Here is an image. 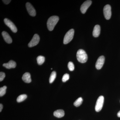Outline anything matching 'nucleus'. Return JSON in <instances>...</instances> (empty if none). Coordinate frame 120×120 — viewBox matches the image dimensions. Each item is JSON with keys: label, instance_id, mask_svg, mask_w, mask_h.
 I'll use <instances>...</instances> for the list:
<instances>
[{"label": "nucleus", "instance_id": "1", "mask_svg": "<svg viewBox=\"0 0 120 120\" xmlns=\"http://www.w3.org/2000/svg\"><path fill=\"white\" fill-rule=\"evenodd\" d=\"M59 20V17L56 16H53L49 17L47 22L48 30L50 31L53 30Z\"/></svg>", "mask_w": 120, "mask_h": 120}, {"label": "nucleus", "instance_id": "2", "mask_svg": "<svg viewBox=\"0 0 120 120\" xmlns=\"http://www.w3.org/2000/svg\"><path fill=\"white\" fill-rule=\"evenodd\" d=\"M76 57L78 61L82 63H85L88 59L87 54L85 51L82 49L78 50L76 54Z\"/></svg>", "mask_w": 120, "mask_h": 120}, {"label": "nucleus", "instance_id": "3", "mask_svg": "<svg viewBox=\"0 0 120 120\" xmlns=\"http://www.w3.org/2000/svg\"><path fill=\"white\" fill-rule=\"evenodd\" d=\"M74 30L73 29H71L66 33L65 35L64 39V44H67L69 43L72 40L74 35Z\"/></svg>", "mask_w": 120, "mask_h": 120}, {"label": "nucleus", "instance_id": "4", "mask_svg": "<svg viewBox=\"0 0 120 120\" xmlns=\"http://www.w3.org/2000/svg\"><path fill=\"white\" fill-rule=\"evenodd\" d=\"M104 98L103 96H100L97 99L95 106V110L97 112L101 111L103 107Z\"/></svg>", "mask_w": 120, "mask_h": 120}, {"label": "nucleus", "instance_id": "5", "mask_svg": "<svg viewBox=\"0 0 120 120\" xmlns=\"http://www.w3.org/2000/svg\"><path fill=\"white\" fill-rule=\"evenodd\" d=\"M103 13L106 19H109L112 15L111 7L109 5H106L103 8Z\"/></svg>", "mask_w": 120, "mask_h": 120}, {"label": "nucleus", "instance_id": "6", "mask_svg": "<svg viewBox=\"0 0 120 120\" xmlns=\"http://www.w3.org/2000/svg\"><path fill=\"white\" fill-rule=\"evenodd\" d=\"M5 23L11 29L12 32L16 33L17 32V28L14 24L8 19H5L4 20Z\"/></svg>", "mask_w": 120, "mask_h": 120}, {"label": "nucleus", "instance_id": "7", "mask_svg": "<svg viewBox=\"0 0 120 120\" xmlns=\"http://www.w3.org/2000/svg\"><path fill=\"white\" fill-rule=\"evenodd\" d=\"M39 41H40V38L39 36L37 34H35L31 41H30V43H28V46L30 47L35 46L38 44Z\"/></svg>", "mask_w": 120, "mask_h": 120}, {"label": "nucleus", "instance_id": "8", "mask_svg": "<svg viewBox=\"0 0 120 120\" xmlns=\"http://www.w3.org/2000/svg\"><path fill=\"white\" fill-rule=\"evenodd\" d=\"M26 7L27 10L30 15L32 16H35L36 15V11L30 3L27 2L26 4Z\"/></svg>", "mask_w": 120, "mask_h": 120}, {"label": "nucleus", "instance_id": "9", "mask_svg": "<svg viewBox=\"0 0 120 120\" xmlns=\"http://www.w3.org/2000/svg\"><path fill=\"white\" fill-rule=\"evenodd\" d=\"M91 3L92 1L90 0L86 1L84 2L80 7V11L82 13L84 14L86 13V11L91 5Z\"/></svg>", "mask_w": 120, "mask_h": 120}, {"label": "nucleus", "instance_id": "10", "mask_svg": "<svg viewBox=\"0 0 120 120\" xmlns=\"http://www.w3.org/2000/svg\"><path fill=\"white\" fill-rule=\"evenodd\" d=\"M105 61V57L104 56H101L97 60L95 67L98 69H100L103 67Z\"/></svg>", "mask_w": 120, "mask_h": 120}, {"label": "nucleus", "instance_id": "11", "mask_svg": "<svg viewBox=\"0 0 120 120\" xmlns=\"http://www.w3.org/2000/svg\"><path fill=\"white\" fill-rule=\"evenodd\" d=\"M4 67L7 69L15 68L16 67V62L12 60H11L8 63H5L3 65Z\"/></svg>", "mask_w": 120, "mask_h": 120}, {"label": "nucleus", "instance_id": "12", "mask_svg": "<svg viewBox=\"0 0 120 120\" xmlns=\"http://www.w3.org/2000/svg\"><path fill=\"white\" fill-rule=\"evenodd\" d=\"M2 35L4 39L7 43L10 44L12 42V39L8 33L6 31H4L2 32Z\"/></svg>", "mask_w": 120, "mask_h": 120}, {"label": "nucleus", "instance_id": "13", "mask_svg": "<svg viewBox=\"0 0 120 120\" xmlns=\"http://www.w3.org/2000/svg\"><path fill=\"white\" fill-rule=\"evenodd\" d=\"M101 32V27L98 25L95 26L93 31V35L94 37L97 38L100 35Z\"/></svg>", "mask_w": 120, "mask_h": 120}, {"label": "nucleus", "instance_id": "14", "mask_svg": "<svg viewBox=\"0 0 120 120\" xmlns=\"http://www.w3.org/2000/svg\"><path fill=\"white\" fill-rule=\"evenodd\" d=\"M22 79L25 82L29 83L31 82V75L30 73L26 72L23 74L22 77Z\"/></svg>", "mask_w": 120, "mask_h": 120}, {"label": "nucleus", "instance_id": "15", "mask_svg": "<svg viewBox=\"0 0 120 120\" xmlns=\"http://www.w3.org/2000/svg\"><path fill=\"white\" fill-rule=\"evenodd\" d=\"M64 112L63 110L58 109L54 112V116L58 118H61L64 116Z\"/></svg>", "mask_w": 120, "mask_h": 120}, {"label": "nucleus", "instance_id": "16", "mask_svg": "<svg viewBox=\"0 0 120 120\" xmlns=\"http://www.w3.org/2000/svg\"><path fill=\"white\" fill-rule=\"evenodd\" d=\"M83 102V99L82 98H79L76 100L74 102V105L76 107H79L82 104Z\"/></svg>", "mask_w": 120, "mask_h": 120}, {"label": "nucleus", "instance_id": "17", "mask_svg": "<svg viewBox=\"0 0 120 120\" xmlns=\"http://www.w3.org/2000/svg\"><path fill=\"white\" fill-rule=\"evenodd\" d=\"M56 76V71H53L52 72L50 75V77L49 79V82L50 83H52L55 79Z\"/></svg>", "mask_w": 120, "mask_h": 120}, {"label": "nucleus", "instance_id": "18", "mask_svg": "<svg viewBox=\"0 0 120 120\" xmlns=\"http://www.w3.org/2000/svg\"><path fill=\"white\" fill-rule=\"evenodd\" d=\"M27 98V96L26 94H22L20 95L17 98V101L18 102H20L25 100Z\"/></svg>", "mask_w": 120, "mask_h": 120}, {"label": "nucleus", "instance_id": "19", "mask_svg": "<svg viewBox=\"0 0 120 120\" xmlns=\"http://www.w3.org/2000/svg\"><path fill=\"white\" fill-rule=\"evenodd\" d=\"M38 64L39 65L42 64L45 61V57L42 56H39L37 58Z\"/></svg>", "mask_w": 120, "mask_h": 120}, {"label": "nucleus", "instance_id": "20", "mask_svg": "<svg viewBox=\"0 0 120 120\" xmlns=\"http://www.w3.org/2000/svg\"><path fill=\"white\" fill-rule=\"evenodd\" d=\"M7 89V87L6 86H4L2 87H0V97H2L5 94Z\"/></svg>", "mask_w": 120, "mask_h": 120}, {"label": "nucleus", "instance_id": "21", "mask_svg": "<svg viewBox=\"0 0 120 120\" xmlns=\"http://www.w3.org/2000/svg\"><path fill=\"white\" fill-rule=\"evenodd\" d=\"M68 67L69 71H73L75 69V66L73 63L72 62H69L68 64Z\"/></svg>", "mask_w": 120, "mask_h": 120}, {"label": "nucleus", "instance_id": "22", "mask_svg": "<svg viewBox=\"0 0 120 120\" xmlns=\"http://www.w3.org/2000/svg\"><path fill=\"white\" fill-rule=\"evenodd\" d=\"M69 76L68 74L66 73L63 75L62 78V81L63 82H65L69 79Z\"/></svg>", "mask_w": 120, "mask_h": 120}, {"label": "nucleus", "instance_id": "23", "mask_svg": "<svg viewBox=\"0 0 120 120\" xmlns=\"http://www.w3.org/2000/svg\"><path fill=\"white\" fill-rule=\"evenodd\" d=\"M5 76V74L4 73L2 72H0V82H1L4 79Z\"/></svg>", "mask_w": 120, "mask_h": 120}, {"label": "nucleus", "instance_id": "24", "mask_svg": "<svg viewBox=\"0 0 120 120\" xmlns=\"http://www.w3.org/2000/svg\"><path fill=\"white\" fill-rule=\"evenodd\" d=\"M3 2L5 4H8L11 2V0H2Z\"/></svg>", "mask_w": 120, "mask_h": 120}, {"label": "nucleus", "instance_id": "25", "mask_svg": "<svg viewBox=\"0 0 120 120\" xmlns=\"http://www.w3.org/2000/svg\"><path fill=\"white\" fill-rule=\"evenodd\" d=\"M3 106L2 104L1 103L0 104V112H1L2 111V109H3Z\"/></svg>", "mask_w": 120, "mask_h": 120}, {"label": "nucleus", "instance_id": "26", "mask_svg": "<svg viewBox=\"0 0 120 120\" xmlns=\"http://www.w3.org/2000/svg\"><path fill=\"white\" fill-rule=\"evenodd\" d=\"M117 116L118 117H120V110L117 113Z\"/></svg>", "mask_w": 120, "mask_h": 120}]
</instances>
